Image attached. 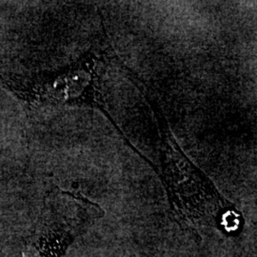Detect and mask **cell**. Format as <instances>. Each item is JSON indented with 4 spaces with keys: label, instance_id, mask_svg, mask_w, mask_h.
<instances>
[]
</instances>
